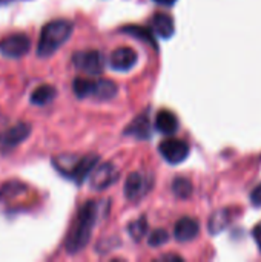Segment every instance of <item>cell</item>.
<instances>
[{"label":"cell","mask_w":261,"mask_h":262,"mask_svg":"<svg viewBox=\"0 0 261 262\" xmlns=\"http://www.w3.org/2000/svg\"><path fill=\"white\" fill-rule=\"evenodd\" d=\"M98 204L95 201H88L82 206V209L77 213V218L74 221V226L68 235L66 239V252L69 255L80 253L89 243L92 232L95 229V223L98 218Z\"/></svg>","instance_id":"6da1fadb"},{"label":"cell","mask_w":261,"mask_h":262,"mask_svg":"<svg viewBox=\"0 0 261 262\" xmlns=\"http://www.w3.org/2000/svg\"><path fill=\"white\" fill-rule=\"evenodd\" d=\"M74 25L69 20H52L46 23L42 29L38 45H37V55L38 57H49L52 55L60 46L66 43L71 37Z\"/></svg>","instance_id":"7a4b0ae2"},{"label":"cell","mask_w":261,"mask_h":262,"mask_svg":"<svg viewBox=\"0 0 261 262\" xmlns=\"http://www.w3.org/2000/svg\"><path fill=\"white\" fill-rule=\"evenodd\" d=\"M98 160L100 158L95 154H89L85 157L63 155L54 160V166L62 175L71 178L77 184H82L94 170V167L98 164Z\"/></svg>","instance_id":"3957f363"},{"label":"cell","mask_w":261,"mask_h":262,"mask_svg":"<svg viewBox=\"0 0 261 262\" xmlns=\"http://www.w3.org/2000/svg\"><path fill=\"white\" fill-rule=\"evenodd\" d=\"M74 66L88 74V75H100L105 69V58L98 51H80L72 55Z\"/></svg>","instance_id":"277c9868"},{"label":"cell","mask_w":261,"mask_h":262,"mask_svg":"<svg viewBox=\"0 0 261 262\" xmlns=\"http://www.w3.org/2000/svg\"><path fill=\"white\" fill-rule=\"evenodd\" d=\"M29 48H31V38L23 32L11 34L3 40H0V52L9 58L23 57L29 51Z\"/></svg>","instance_id":"5b68a950"},{"label":"cell","mask_w":261,"mask_h":262,"mask_svg":"<svg viewBox=\"0 0 261 262\" xmlns=\"http://www.w3.org/2000/svg\"><path fill=\"white\" fill-rule=\"evenodd\" d=\"M160 155L169 164H180L189 157V144L178 138H168L158 146Z\"/></svg>","instance_id":"8992f818"},{"label":"cell","mask_w":261,"mask_h":262,"mask_svg":"<svg viewBox=\"0 0 261 262\" xmlns=\"http://www.w3.org/2000/svg\"><path fill=\"white\" fill-rule=\"evenodd\" d=\"M89 177H91L89 186L94 190H105L118 180V170L112 163H105L95 166L94 170L89 173Z\"/></svg>","instance_id":"52a82bcc"},{"label":"cell","mask_w":261,"mask_h":262,"mask_svg":"<svg viewBox=\"0 0 261 262\" xmlns=\"http://www.w3.org/2000/svg\"><path fill=\"white\" fill-rule=\"evenodd\" d=\"M31 134V124L28 123H17L0 134V146L5 149H12L23 143Z\"/></svg>","instance_id":"ba28073f"},{"label":"cell","mask_w":261,"mask_h":262,"mask_svg":"<svg viewBox=\"0 0 261 262\" xmlns=\"http://www.w3.org/2000/svg\"><path fill=\"white\" fill-rule=\"evenodd\" d=\"M135 63H137V54L129 46H122L114 49L109 57V66L118 72H126L132 69Z\"/></svg>","instance_id":"9c48e42d"},{"label":"cell","mask_w":261,"mask_h":262,"mask_svg":"<svg viewBox=\"0 0 261 262\" xmlns=\"http://www.w3.org/2000/svg\"><path fill=\"white\" fill-rule=\"evenodd\" d=\"M149 190V181L138 172H134L128 177L125 184V196L129 201L142 200Z\"/></svg>","instance_id":"30bf717a"},{"label":"cell","mask_w":261,"mask_h":262,"mask_svg":"<svg viewBox=\"0 0 261 262\" xmlns=\"http://www.w3.org/2000/svg\"><path fill=\"white\" fill-rule=\"evenodd\" d=\"M198 232H200L198 221L194 220V218L185 216L180 221H177L175 229H174V236L180 243H188V241L195 239L197 235H198Z\"/></svg>","instance_id":"8fae6325"},{"label":"cell","mask_w":261,"mask_h":262,"mask_svg":"<svg viewBox=\"0 0 261 262\" xmlns=\"http://www.w3.org/2000/svg\"><path fill=\"white\" fill-rule=\"evenodd\" d=\"M126 135H131L137 140H146L151 137V121H149V115L148 112L140 114L137 118H134V121L128 126V129L125 130Z\"/></svg>","instance_id":"7c38bea8"},{"label":"cell","mask_w":261,"mask_h":262,"mask_svg":"<svg viewBox=\"0 0 261 262\" xmlns=\"http://www.w3.org/2000/svg\"><path fill=\"white\" fill-rule=\"evenodd\" d=\"M151 26H152V31L155 34H158L162 38H171L174 35V20L171 15L168 14H163V12H157L154 14L152 17V21H151Z\"/></svg>","instance_id":"4fadbf2b"},{"label":"cell","mask_w":261,"mask_h":262,"mask_svg":"<svg viewBox=\"0 0 261 262\" xmlns=\"http://www.w3.org/2000/svg\"><path fill=\"white\" fill-rule=\"evenodd\" d=\"M155 127L158 132H162L165 135H172L178 130V120H177L174 112H171L168 109H162L157 114Z\"/></svg>","instance_id":"5bb4252c"},{"label":"cell","mask_w":261,"mask_h":262,"mask_svg":"<svg viewBox=\"0 0 261 262\" xmlns=\"http://www.w3.org/2000/svg\"><path fill=\"white\" fill-rule=\"evenodd\" d=\"M117 94V84L111 80H105V78H100V80H94V86H92V94L91 97L95 98V100H100V101H106V100H111L114 98Z\"/></svg>","instance_id":"9a60e30c"},{"label":"cell","mask_w":261,"mask_h":262,"mask_svg":"<svg viewBox=\"0 0 261 262\" xmlns=\"http://www.w3.org/2000/svg\"><path fill=\"white\" fill-rule=\"evenodd\" d=\"M57 95V91L54 86L51 84H42L37 89H34V92L31 94V103L35 106H45L48 103H51Z\"/></svg>","instance_id":"2e32d148"},{"label":"cell","mask_w":261,"mask_h":262,"mask_svg":"<svg viewBox=\"0 0 261 262\" xmlns=\"http://www.w3.org/2000/svg\"><path fill=\"white\" fill-rule=\"evenodd\" d=\"M122 32H126L132 37H137L140 40H143L145 43L151 45L152 48L157 49V43H155V37L152 35V29H148V28H143V26H135V25H129V26H125L122 28Z\"/></svg>","instance_id":"e0dca14e"},{"label":"cell","mask_w":261,"mask_h":262,"mask_svg":"<svg viewBox=\"0 0 261 262\" xmlns=\"http://www.w3.org/2000/svg\"><path fill=\"white\" fill-rule=\"evenodd\" d=\"M172 192L177 198L188 200L192 195V183L188 178L177 177L172 183Z\"/></svg>","instance_id":"ac0fdd59"},{"label":"cell","mask_w":261,"mask_h":262,"mask_svg":"<svg viewBox=\"0 0 261 262\" xmlns=\"http://www.w3.org/2000/svg\"><path fill=\"white\" fill-rule=\"evenodd\" d=\"M92 86H94V80L89 78H75L72 81V91L75 94V97L78 98H88L92 94Z\"/></svg>","instance_id":"d6986e66"},{"label":"cell","mask_w":261,"mask_h":262,"mask_svg":"<svg viewBox=\"0 0 261 262\" xmlns=\"http://www.w3.org/2000/svg\"><path fill=\"white\" fill-rule=\"evenodd\" d=\"M128 232H129V235H131V238L134 241H142L148 233V221H146V218L142 216V218L132 221L129 224V227H128Z\"/></svg>","instance_id":"ffe728a7"},{"label":"cell","mask_w":261,"mask_h":262,"mask_svg":"<svg viewBox=\"0 0 261 262\" xmlns=\"http://www.w3.org/2000/svg\"><path fill=\"white\" fill-rule=\"evenodd\" d=\"M228 221H229V216H228V213H226L225 210L215 212V213L211 216V220H209V232L214 233V235H215V233H220V232L226 227Z\"/></svg>","instance_id":"44dd1931"},{"label":"cell","mask_w":261,"mask_h":262,"mask_svg":"<svg viewBox=\"0 0 261 262\" xmlns=\"http://www.w3.org/2000/svg\"><path fill=\"white\" fill-rule=\"evenodd\" d=\"M25 186L17 183V181H11L8 184H5L2 189H0V198L2 200H6V198H11V196H15L18 195L20 192H25Z\"/></svg>","instance_id":"7402d4cb"},{"label":"cell","mask_w":261,"mask_h":262,"mask_svg":"<svg viewBox=\"0 0 261 262\" xmlns=\"http://www.w3.org/2000/svg\"><path fill=\"white\" fill-rule=\"evenodd\" d=\"M168 239H169L168 232L163 230V229H157V230H154V232L149 235L148 243H149V246H152V247H160V246L166 244Z\"/></svg>","instance_id":"603a6c76"},{"label":"cell","mask_w":261,"mask_h":262,"mask_svg":"<svg viewBox=\"0 0 261 262\" xmlns=\"http://www.w3.org/2000/svg\"><path fill=\"white\" fill-rule=\"evenodd\" d=\"M251 201H252L254 206L261 207V184L260 186H257V187L254 189V192L251 193Z\"/></svg>","instance_id":"cb8c5ba5"},{"label":"cell","mask_w":261,"mask_h":262,"mask_svg":"<svg viewBox=\"0 0 261 262\" xmlns=\"http://www.w3.org/2000/svg\"><path fill=\"white\" fill-rule=\"evenodd\" d=\"M252 236H254V239H255L257 246L260 247V250H261V223L254 227V230H252Z\"/></svg>","instance_id":"d4e9b609"},{"label":"cell","mask_w":261,"mask_h":262,"mask_svg":"<svg viewBox=\"0 0 261 262\" xmlns=\"http://www.w3.org/2000/svg\"><path fill=\"white\" fill-rule=\"evenodd\" d=\"M160 261H183L182 256H177V255H165V256H160L158 258Z\"/></svg>","instance_id":"484cf974"},{"label":"cell","mask_w":261,"mask_h":262,"mask_svg":"<svg viewBox=\"0 0 261 262\" xmlns=\"http://www.w3.org/2000/svg\"><path fill=\"white\" fill-rule=\"evenodd\" d=\"M154 2L158 5H163V6H172L177 0H154Z\"/></svg>","instance_id":"4316f807"}]
</instances>
